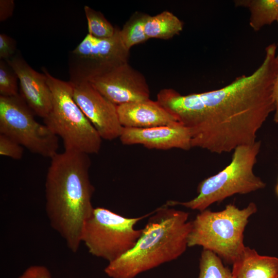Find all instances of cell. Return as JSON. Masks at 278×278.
Here are the masks:
<instances>
[{
  "label": "cell",
  "instance_id": "cell-1",
  "mask_svg": "<svg viewBox=\"0 0 278 278\" xmlns=\"http://www.w3.org/2000/svg\"><path fill=\"white\" fill-rule=\"evenodd\" d=\"M276 49L275 43L269 45L263 62L252 74L238 77L222 88L186 95L163 89L157 100L189 129L192 148L221 154L253 144L275 110Z\"/></svg>",
  "mask_w": 278,
  "mask_h": 278
},
{
  "label": "cell",
  "instance_id": "cell-2",
  "mask_svg": "<svg viewBox=\"0 0 278 278\" xmlns=\"http://www.w3.org/2000/svg\"><path fill=\"white\" fill-rule=\"evenodd\" d=\"M50 159L45 184L46 214L51 227L76 253L84 223L94 208L91 160L88 154L68 151L58 152Z\"/></svg>",
  "mask_w": 278,
  "mask_h": 278
},
{
  "label": "cell",
  "instance_id": "cell-3",
  "mask_svg": "<svg viewBox=\"0 0 278 278\" xmlns=\"http://www.w3.org/2000/svg\"><path fill=\"white\" fill-rule=\"evenodd\" d=\"M189 215L165 204L153 211L133 248L109 263L105 273L111 278H134L177 259L188 247Z\"/></svg>",
  "mask_w": 278,
  "mask_h": 278
},
{
  "label": "cell",
  "instance_id": "cell-4",
  "mask_svg": "<svg viewBox=\"0 0 278 278\" xmlns=\"http://www.w3.org/2000/svg\"><path fill=\"white\" fill-rule=\"evenodd\" d=\"M256 212L254 202L242 209L229 204L221 211L200 212L191 221L188 247H202L233 265L245 247L244 232L249 218Z\"/></svg>",
  "mask_w": 278,
  "mask_h": 278
},
{
  "label": "cell",
  "instance_id": "cell-5",
  "mask_svg": "<svg viewBox=\"0 0 278 278\" xmlns=\"http://www.w3.org/2000/svg\"><path fill=\"white\" fill-rule=\"evenodd\" d=\"M260 147V141L237 147L228 165L200 182L196 197L184 202L169 200L165 204L169 206L179 205L202 212L212 204L234 195L246 194L264 188L266 183L253 171Z\"/></svg>",
  "mask_w": 278,
  "mask_h": 278
},
{
  "label": "cell",
  "instance_id": "cell-6",
  "mask_svg": "<svg viewBox=\"0 0 278 278\" xmlns=\"http://www.w3.org/2000/svg\"><path fill=\"white\" fill-rule=\"evenodd\" d=\"M42 71L52 94V108L44 124L61 138L64 151L98 153L102 139L75 101L72 83L54 77L45 67Z\"/></svg>",
  "mask_w": 278,
  "mask_h": 278
},
{
  "label": "cell",
  "instance_id": "cell-7",
  "mask_svg": "<svg viewBox=\"0 0 278 278\" xmlns=\"http://www.w3.org/2000/svg\"><path fill=\"white\" fill-rule=\"evenodd\" d=\"M152 213L129 218L106 208H94L83 226L81 242L92 255L113 262L133 248L143 231L135 225Z\"/></svg>",
  "mask_w": 278,
  "mask_h": 278
},
{
  "label": "cell",
  "instance_id": "cell-8",
  "mask_svg": "<svg viewBox=\"0 0 278 278\" xmlns=\"http://www.w3.org/2000/svg\"><path fill=\"white\" fill-rule=\"evenodd\" d=\"M34 114L19 94L0 96V134L7 135L33 153L51 159L58 152V137Z\"/></svg>",
  "mask_w": 278,
  "mask_h": 278
},
{
  "label": "cell",
  "instance_id": "cell-9",
  "mask_svg": "<svg viewBox=\"0 0 278 278\" xmlns=\"http://www.w3.org/2000/svg\"><path fill=\"white\" fill-rule=\"evenodd\" d=\"M129 51L124 45L120 29L104 39L86 34L68 54L70 81L73 84L88 82L113 66L128 62Z\"/></svg>",
  "mask_w": 278,
  "mask_h": 278
},
{
  "label": "cell",
  "instance_id": "cell-10",
  "mask_svg": "<svg viewBox=\"0 0 278 278\" xmlns=\"http://www.w3.org/2000/svg\"><path fill=\"white\" fill-rule=\"evenodd\" d=\"M88 82L116 106L150 97L149 88L145 77L128 62L113 66Z\"/></svg>",
  "mask_w": 278,
  "mask_h": 278
},
{
  "label": "cell",
  "instance_id": "cell-11",
  "mask_svg": "<svg viewBox=\"0 0 278 278\" xmlns=\"http://www.w3.org/2000/svg\"><path fill=\"white\" fill-rule=\"evenodd\" d=\"M73 97L102 140L119 138L123 127L118 118L117 106L88 82L73 84Z\"/></svg>",
  "mask_w": 278,
  "mask_h": 278
},
{
  "label": "cell",
  "instance_id": "cell-12",
  "mask_svg": "<svg viewBox=\"0 0 278 278\" xmlns=\"http://www.w3.org/2000/svg\"><path fill=\"white\" fill-rule=\"evenodd\" d=\"M5 61L18 76L21 97L35 115L45 118L52 108V94L45 74L33 69L19 52Z\"/></svg>",
  "mask_w": 278,
  "mask_h": 278
},
{
  "label": "cell",
  "instance_id": "cell-13",
  "mask_svg": "<svg viewBox=\"0 0 278 278\" xmlns=\"http://www.w3.org/2000/svg\"><path fill=\"white\" fill-rule=\"evenodd\" d=\"M119 138L124 145H141L148 149L188 150L192 148L190 131L180 123L148 128L123 127Z\"/></svg>",
  "mask_w": 278,
  "mask_h": 278
},
{
  "label": "cell",
  "instance_id": "cell-14",
  "mask_svg": "<svg viewBox=\"0 0 278 278\" xmlns=\"http://www.w3.org/2000/svg\"><path fill=\"white\" fill-rule=\"evenodd\" d=\"M117 113L124 128H148L179 123L157 100L149 98L118 105Z\"/></svg>",
  "mask_w": 278,
  "mask_h": 278
},
{
  "label": "cell",
  "instance_id": "cell-15",
  "mask_svg": "<svg viewBox=\"0 0 278 278\" xmlns=\"http://www.w3.org/2000/svg\"><path fill=\"white\" fill-rule=\"evenodd\" d=\"M232 265L233 278H278V258L260 255L249 247Z\"/></svg>",
  "mask_w": 278,
  "mask_h": 278
},
{
  "label": "cell",
  "instance_id": "cell-16",
  "mask_svg": "<svg viewBox=\"0 0 278 278\" xmlns=\"http://www.w3.org/2000/svg\"><path fill=\"white\" fill-rule=\"evenodd\" d=\"M183 28V22L167 10L154 16L148 15L145 24V34L149 39L168 40L179 34Z\"/></svg>",
  "mask_w": 278,
  "mask_h": 278
},
{
  "label": "cell",
  "instance_id": "cell-17",
  "mask_svg": "<svg viewBox=\"0 0 278 278\" xmlns=\"http://www.w3.org/2000/svg\"><path fill=\"white\" fill-rule=\"evenodd\" d=\"M234 3L236 6L249 9V24L255 31L276 21L278 18V0H237Z\"/></svg>",
  "mask_w": 278,
  "mask_h": 278
},
{
  "label": "cell",
  "instance_id": "cell-18",
  "mask_svg": "<svg viewBox=\"0 0 278 278\" xmlns=\"http://www.w3.org/2000/svg\"><path fill=\"white\" fill-rule=\"evenodd\" d=\"M148 15V14L136 12L120 29L121 40L128 50L134 45L144 43L149 39L145 32V24Z\"/></svg>",
  "mask_w": 278,
  "mask_h": 278
},
{
  "label": "cell",
  "instance_id": "cell-19",
  "mask_svg": "<svg viewBox=\"0 0 278 278\" xmlns=\"http://www.w3.org/2000/svg\"><path fill=\"white\" fill-rule=\"evenodd\" d=\"M198 278H233L232 273L213 252L203 250L199 260Z\"/></svg>",
  "mask_w": 278,
  "mask_h": 278
},
{
  "label": "cell",
  "instance_id": "cell-20",
  "mask_svg": "<svg viewBox=\"0 0 278 278\" xmlns=\"http://www.w3.org/2000/svg\"><path fill=\"white\" fill-rule=\"evenodd\" d=\"M84 10L88 22V34L99 39L113 36L116 27H114L101 12L88 6L84 7Z\"/></svg>",
  "mask_w": 278,
  "mask_h": 278
},
{
  "label": "cell",
  "instance_id": "cell-21",
  "mask_svg": "<svg viewBox=\"0 0 278 278\" xmlns=\"http://www.w3.org/2000/svg\"><path fill=\"white\" fill-rule=\"evenodd\" d=\"M18 80L16 74L6 61L0 60V96L19 95Z\"/></svg>",
  "mask_w": 278,
  "mask_h": 278
},
{
  "label": "cell",
  "instance_id": "cell-22",
  "mask_svg": "<svg viewBox=\"0 0 278 278\" xmlns=\"http://www.w3.org/2000/svg\"><path fill=\"white\" fill-rule=\"evenodd\" d=\"M24 153V147L11 137L0 134V154L14 160H20Z\"/></svg>",
  "mask_w": 278,
  "mask_h": 278
},
{
  "label": "cell",
  "instance_id": "cell-23",
  "mask_svg": "<svg viewBox=\"0 0 278 278\" xmlns=\"http://www.w3.org/2000/svg\"><path fill=\"white\" fill-rule=\"evenodd\" d=\"M15 40L5 33L0 34V60H7L16 53Z\"/></svg>",
  "mask_w": 278,
  "mask_h": 278
},
{
  "label": "cell",
  "instance_id": "cell-24",
  "mask_svg": "<svg viewBox=\"0 0 278 278\" xmlns=\"http://www.w3.org/2000/svg\"><path fill=\"white\" fill-rule=\"evenodd\" d=\"M19 278H51V274L46 267L34 265L28 268Z\"/></svg>",
  "mask_w": 278,
  "mask_h": 278
},
{
  "label": "cell",
  "instance_id": "cell-25",
  "mask_svg": "<svg viewBox=\"0 0 278 278\" xmlns=\"http://www.w3.org/2000/svg\"><path fill=\"white\" fill-rule=\"evenodd\" d=\"M15 4L13 0L0 1V21L3 22L11 17L13 13Z\"/></svg>",
  "mask_w": 278,
  "mask_h": 278
},
{
  "label": "cell",
  "instance_id": "cell-26",
  "mask_svg": "<svg viewBox=\"0 0 278 278\" xmlns=\"http://www.w3.org/2000/svg\"><path fill=\"white\" fill-rule=\"evenodd\" d=\"M273 95L275 102L273 120L276 124H278V73L274 82Z\"/></svg>",
  "mask_w": 278,
  "mask_h": 278
},
{
  "label": "cell",
  "instance_id": "cell-27",
  "mask_svg": "<svg viewBox=\"0 0 278 278\" xmlns=\"http://www.w3.org/2000/svg\"><path fill=\"white\" fill-rule=\"evenodd\" d=\"M275 190H276V194H277V195H278V184H277V185H276V186Z\"/></svg>",
  "mask_w": 278,
  "mask_h": 278
},
{
  "label": "cell",
  "instance_id": "cell-28",
  "mask_svg": "<svg viewBox=\"0 0 278 278\" xmlns=\"http://www.w3.org/2000/svg\"><path fill=\"white\" fill-rule=\"evenodd\" d=\"M276 22H277V24H278V18L277 19ZM276 58L278 60V50H277V51L276 52Z\"/></svg>",
  "mask_w": 278,
  "mask_h": 278
}]
</instances>
